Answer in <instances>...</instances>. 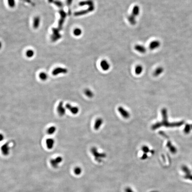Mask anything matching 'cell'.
Segmentation results:
<instances>
[{
	"label": "cell",
	"instance_id": "30",
	"mask_svg": "<svg viewBox=\"0 0 192 192\" xmlns=\"http://www.w3.org/2000/svg\"><path fill=\"white\" fill-rule=\"evenodd\" d=\"M74 173L76 175H79L81 173V169L80 168V167H77L75 168V169L74 170Z\"/></svg>",
	"mask_w": 192,
	"mask_h": 192
},
{
	"label": "cell",
	"instance_id": "34",
	"mask_svg": "<svg viewBox=\"0 0 192 192\" xmlns=\"http://www.w3.org/2000/svg\"><path fill=\"white\" fill-rule=\"evenodd\" d=\"M4 139V136L2 134H0V142H1Z\"/></svg>",
	"mask_w": 192,
	"mask_h": 192
},
{
	"label": "cell",
	"instance_id": "9",
	"mask_svg": "<svg viewBox=\"0 0 192 192\" xmlns=\"http://www.w3.org/2000/svg\"><path fill=\"white\" fill-rule=\"evenodd\" d=\"M103 123V120L101 118H98L96 119V121L94 123V128L96 130H98L101 128Z\"/></svg>",
	"mask_w": 192,
	"mask_h": 192
},
{
	"label": "cell",
	"instance_id": "22",
	"mask_svg": "<svg viewBox=\"0 0 192 192\" xmlns=\"http://www.w3.org/2000/svg\"><path fill=\"white\" fill-rule=\"evenodd\" d=\"M143 70V67L142 66V65H138L135 68V73L137 75H140V74H141L142 73Z\"/></svg>",
	"mask_w": 192,
	"mask_h": 192
},
{
	"label": "cell",
	"instance_id": "29",
	"mask_svg": "<svg viewBox=\"0 0 192 192\" xmlns=\"http://www.w3.org/2000/svg\"><path fill=\"white\" fill-rule=\"evenodd\" d=\"M142 151L144 152V153H147V154L150 151L149 147L146 145H144L142 147Z\"/></svg>",
	"mask_w": 192,
	"mask_h": 192
},
{
	"label": "cell",
	"instance_id": "16",
	"mask_svg": "<svg viewBox=\"0 0 192 192\" xmlns=\"http://www.w3.org/2000/svg\"><path fill=\"white\" fill-rule=\"evenodd\" d=\"M57 131V128L55 126H51L50 127H48L47 129V133L48 135H53Z\"/></svg>",
	"mask_w": 192,
	"mask_h": 192
},
{
	"label": "cell",
	"instance_id": "5",
	"mask_svg": "<svg viewBox=\"0 0 192 192\" xmlns=\"http://www.w3.org/2000/svg\"><path fill=\"white\" fill-rule=\"evenodd\" d=\"M118 111L119 112V113H120V114L122 116V117H123L125 119H128L129 118V117L130 116V114L129 112H128L127 110H126L125 109H124V108L121 107V106H120L119 107H118Z\"/></svg>",
	"mask_w": 192,
	"mask_h": 192
},
{
	"label": "cell",
	"instance_id": "17",
	"mask_svg": "<svg viewBox=\"0 0 192 192\" xmlns=\"http://www.w3.org/2000/svg\"><path fill=\"white\" fill-rule=\"evenodd\" d=\"M192 130V124H186L185 128L184 129V132L185 134H189Z\"/></svg>",
	"mask_w": 192,
	"mask_h": 192
},
{
	"label": "cell",
	"instance_id": "13",
	"mask_svg": "<svg viewBox=\"0 0 192 192\" xmlns=\"http://www.w3.org/2000/svg\"><path fill=\"white\" fill-rule=\"evenodd\" d=\"M167 147L169 149L170 151L173 154H175L177 152V149L176 147L172 144L171 142L168 141L167 143Z\"/></svg>",
	"mask_w": 192,
	"mask_h": 192
},
{
	"label": "cell",
	"instance_id": "14",
	"mask_svg": "<svg viewBox=\"0 0 192 192\" xmlns=\"http://www.w3.org/2000/svg\"><path fill=\"white\" fill-rule=\"evenodd\" d=\"M41 22V19L40 17L38 16H37L35 17L33 19V27L35 29H37L39 27Z\"/></svg>",
	"mask_w": 192,
	"mask_h": 192
},
{
	"label": "cell",
	"instance_id": "12",
	"mask_svg": "<svg viewBox=\"0 0 192 192\" xmlns=\"http://www.w3.org/2000/svg\"><path fill=\"white\" fill-rule=\"evenodd\" d=\"M134 49L137 52L141 53H144L146 51V48L144 47V46L140 45H137L134 47Z\"/></svg>",
	"mask_w": 192,
	"mask_h": 192
},
{
	"label": "cell",
	"instance_id": "20",
	"mask_svg": "<svg viewBox=\"0 0 192 192\" xmlns=\"http://www.w3.org/2000/svg\"><path fill=\"white\" fill-rule=\"evenodd\" d=\"M39 78L42 81H46L48 79V75L45 72H41L39 73Z\"/></svg>",
	"mask_w": 192,
	"mask_h": 192
},
{
	"label": "cell",
	"instance_id": "24",
	"mask_svg": "<svg viewBox=\"0 0 192 192\" xmlns=\"http://www.w3.org/2000/svg\"><path fill=\"white\" fill-rule=\"evenodd\" d=\"M84 94L89 98H92L94 96L93 92L88 89H85L84 91Z\"/></svg>",
	"mask_w": 192,
	"mask_h": 192
},
{
	"label": "cell",
	"instance_id": "18",
	"mask_svg": "<svg viewBox=\"0 0 192 192\" xmlns=\"http://www.w3.org/2000/svg\"><path fill=\"white\" fill-rule=\"evenodd\" d=\"M62 161V158L61 157H57L54 159L51 160V163L53 166H57L59 163Z\"/></svg>",
	"mask_w": 192,
	"mask_h": 192
},
{
	"label": "cell",
	"instance_id": "33",
	"mask_svg": "<svg viewBox=\"0 0 192 192\" xmlns=\"http://www.w3.org/2000/svg\"><path fill=\"white\" fill-rule=\"evenodd\" d=\"M126 192H134L130 188H127L126 190Z\"/></svg>",
	"mask_w": 192,
	"mask_h": 192
},
{
	"label": "cell",
	"instance_id": "19",
	"mask_svg": "<svg viewBox=\"0 0 192 192\" xmlns=\"http://www.w3.org/2000/svg\"><path fill=\"white\" fill-rule=\"evenodd\" d=\"M80 5L83 6L85 5H88L89 6H94V1L92 0H87L86 1H83L80 3Z\"/></svg>",
	"mask_w": 192,
	"mask_h": 192
},
{
	"label": "cell",
	"instance_id": "15",
	"mask_svg": "<svg viewBox=\"0 0 192 192\" xmlns=\"http://www.w3.org/2000/svg\"><path fill=\"white\" fill-rule=\"evenodd\" d=\"M159 46H160V42L158 41H154L151 42V43L150 44L149 48L151 50H153L159 47Z\"/></svg>",
	"mask_w": 192,
	"mask_h": 192
},
{
	"label": "cell",
	"instance_id": "35",
	"mask_svg": "<svg viewBox=\"0 0 192 192\" xmlns=\"http://www.w3.org/2000/svg\"><path fill=\"white\" fill-rule=\"evenodd\" d=\"M73 0H67V5H71Z\"/></svg>",
	"mask_w": 192,
	"mask_h": 192
},
{
	"label": "cell",
	"instance_id": "7",
	"mask_svg": "<svg viewBox=\"0 0 192 192\" xmlns=\"http://www.w3.org/2000/svg\"><path fill=\"white\" fill-rule=\"evenodd\" d=\"M55 140L52 138H48L46 140V146L47 149H51L54 146Z\"/></svg>",
	"mask_w": 192,
	"mask_h": 192
},
{
	"label": "cell",
	"instance_id": "26",
	"mask_svg": "<svg viewBox=\"0 0 192 192\" xmlns=\"http://www.w3.org/2000/svg\"><path fill=\"white\" fill-rule=\"evenodd\" d=\"M163 71V69L162 67H158L154 71L153 73L154 76L155 77H158L162 73Z\"/></svg>",
	"mask_w": 192,
	"mask_h": 192
},
{
	"label": "cell",
	"instance_id": "32",
	"mask_svg": "<svg viewBox=\"0 0 192 192\" xmlns=\"http://www.w3.org/2000/svg\"><path fill=\"white\" fill-rule=\"evenodd\" d=\"M148 158V155L147 153H144L143 155L142 156V160H145Z\"/></svg>",
	"mask_w": 192,
	"mask_h": 192
},
{
	"label": "cell",
	"instance_id": "25",
	"mask_svg": "<svg viewBox=\"0 0 192 192\" xmlns=\"http://www.w3.org/2000/svg\"><path fill=\"white\" fill-rule=\"evenodd\" d=\"M128 20L130 22L131 25H134L136 23V17L135 16H133V15H131L128 17Z\"/></svg>",
	"mask_w": 192,
	"mask_h": 192
},
{
	"label": "cell",
	"instance_id": "4",
	"mask_svg": "<svg viewBox=\"0 0 192 192\" xmlns=\"http://www.w3.org/2000/svg\"><path fill=\"white\" fill-rule=\"evenodd\" d=\"M65 107L66 109L69 110V111L73 115L77 114L79 111V109L78 107L73 106L69 103L66 104Z\"/></svg>",
	"mask_w": 192,
	"mask_h": 192
},
{
	"label": "cell",
	"instance_id": "3",
	"mask_svg": "<svg viewBox=\"0 0 192 192\" xmlns=\"http://www.w3.org/2000/svg\"><path fill=\"white\" fill-rule=\"evenodd\" d=\"M57 111L60 116H64L66 113V108L64 107L63 105V103L61 101L57 105Z\"/></svg>",
	"mask_w": 192,
	"mask_h": 192
},
{
	"label": "cell",
	"instance_id": "1",
	"mask_svg": "<svg viewBox=\"0 0 192 192\" xmlns=\"http://www.w3.org/2000/svg\"><path fill=\"white\" fill-rule=\"evenodd\" d=\"M161 114L162 116V120L161 122H158L154 124L152 126L153 130H155L162 126L166 127H176L182 126L185 123L183 121L175 122H169L168 119V112L165 108H163L161 110Z\"/></svg>",
	"mask_w": 192,
	"mask_h": 192
},
{
	"label": "cell",
	"instance_id": "10",
	"mask_svg": "<svg viewBox=\"0 0 192 192\" xmlns=\"http://www.w3.org/2000/svg\"><path fill=\"white\" fill-rule=\"evenodd\" d=\"M1 151L4 155H8L10 151V148L8 144H4L1 147Z\"/></svg>",
	"mask_w": 192,
	"mask_h": 192
},
{
	"label": "cell",
	"instance_id": "28",
	"mask_svg": "<svg viewBox=\"0 0 192 192\" xmlns=\"http://www.w3.org/2000/svg\"><path fill=\"white\" fill-rule=\"evenodd\" d=\"M181 169L182 170L183 172L185 173V174H191V171L190 170V169L186 165H183L181 167Z\"/></svg>",
	"mask_w": 192,
	"mask_h": 192
},
{
	"label": "cell",
	"instance_id": "21",
	"mask_svg": "<svg viewBox=\"0 0 192 192\" xmlns=\"http://www.w3.org/2000/svg\"><path fill=\"white\" fill-rule=\"evenodd\" d=\"M140 13V8L137 5H135L133 7V11H132V14L133 16H135V17L136 16H138Z\"/></svg>",
	"mask_w": 192,
	"mask_h": 192
},
{
	"label": "cell",
	"instance_id": "2",
	"mask_svg": "<svg viewBox=\"0 0 192 192\" xmlns=\"http://www.w3.org/2000/svg\"><path fill=\"white\" fill-rule=\"evenodd\" d=\"M91 152L95 158L96 160L98 161V162H101V158H105L106 157L105 153H99L97 151V149L95 147L92 148L91 149Z\"/></svg>",
	"mask_w": 192,
	"mask_h": 192
},
{
	"label": "cell",
	"instance_id": "36",
	"mask_svg": "<svg viewBox=\"0 0 192 192\" xmlns=\"http://www.w3.org/2000/svg\"><path fill=\"white\" fill-rule=\"evenodd\" d=\"M2 43L1 42V41H0V49L2 48Z\"/></svg>",
	"mask_w": 192,
	"mask_h": 192
},
{
	"label": "cell",
	"instance_id": "11",
	"mask_svg": "<svg viewBox=\"0 0 192 192\" xmlns=\"http://www.w3.org/2000/svg\"><path fill=\"white\" fill-rule=\"evenodd\" d=\"M95 9L94 8V6H90V7L86 9V10H83L82 11H80L79 12H77L75 14V15L76 16H80V15H82L85 14H88L89 12H91L93 11L94 10V9Z\"/></svg>",
	"mask_w": 192,
	"mask_h": 192
},
{
	"label": "cell",
	"instance_id": "6",
	"mask_svg": "<svg viewBox=\"0 0 192 192\" xmlns=\"http://www.w3.org/2000/svg\"><path fill=\"white\" fill-rule=\"evenodd\" d=\"M68 70L65 68L62 67H57L53 70L52 74L53 76L58 75L60 74H65L67 73Z\"/></svg>",
	"mask_w": 192,
	"mask_h": 192
},
{
	"label": "cell",
	"instance_id": "8",
	"mask_svg": "<svg viewBox=\"0 0 192 192\" xmlns=\"http://www.w3.org/2000/svg\"><path fill=\"white\" fill-rule=\"evenodd\" d=\"M100 65L101 69H102L104 71H107L110 69V67L109 63L106 60H102L100 63Z\"/></svg>",
	"mask_w": 192,
	"mask_h": 192
},
{
	"label": "cell",
	"instance_id": "23",
	"mask_svg": "<svg viewBox=\"0 0 192 192\" xmlns=\"http://www.w3.org/2000/svg\"><path fill=\"white\" fill-rule=\"evenodd\" d=\"M73 34L76 37L80 36L82 34V30L79 28H76L73 30Z\"/></svg>",
	"mask_w": 192,
	"mask_h": 192
},
{
	"label": "cell",
	"instance_id": "31",
	"mask_svg": "<svg viewBox=\"0 0 192 192\" xmlns=\"http://www.w3.org/2000/svg\"><path fill=\"white\" fill-rule=\"evenodd\" d=\"M184 178L187 180H190L192 181V174H185L184 176Z\"/></svg>",
	"mask_w": 192,
	"mask_h": 192
},
{
	"label": "cell",
	"instance_id": "27",
	"mask_svg": "<svg viewBox=\"0 0 192 192\" xmlns=\"http://www.w3.org/2000/svg\"><path fill=\"white\" fill-rule=\"evenodd\" d=\"M34 51L32 49H28L26 52V56L28 58H32L34 55Z\"/></svg>",
	"mask_w": 192,
	"mask_h": 192
}]
</instances>
